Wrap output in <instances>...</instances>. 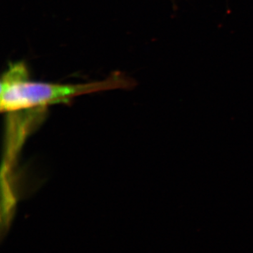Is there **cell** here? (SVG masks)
I'll return each instance as SVG.
<instances>
[{
	"label": "cell",
	"instance_id": "1",
	"mask_svg": "<svg viewBox=\"0 0 253 253\" xmlns=\"http://www.w3.org/2000/svg\"><path fill=\"white\" fill-rule=\"evenodd\" d=\"M27 66L23 62L10 64L1 81V113L45 109L50 105L67 104L81 95L129 88V80L120 74L103 81L86 84H61L30 81Z\"/></svg>",
	"mask_w": 253,
	"mask_h": 253
}]
</instances>
